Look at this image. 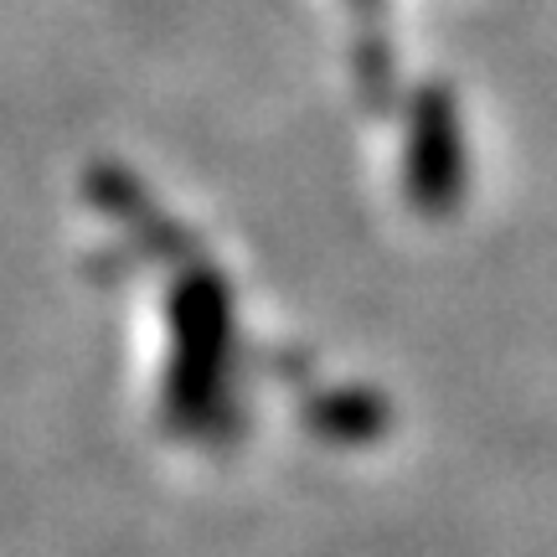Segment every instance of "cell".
<instances>
[{"label":"cell","instance_id":"cell-1","mask_svg":"<svg viewBox=\"0 0 557 557\" xmlns=\"http://www.w3.org/2000/svg\"><path fill=\"white\" fill-rule=\"evenodd\" d=\"M233 346V310L218 274H186L171 289V372L165 408L176 423H201L222 393V367Z\"/></svg>","mask_w":557,"mask_h":557},{"label":"cell","instance_id":"cell-2","mask_svg":"<svg viewBox=\"0 0 557 557\" xmlns=\"http://www.w3.org/2000/svg\"><path fill=\"white\" fill-rule=\"evenodd\" d=\"M408 197L418 212H449L465 191V145H459V114L444 88L418 94L413 120H408Z\"/></svg>","mask_w":557,"mask_h":557}]
</instances>
